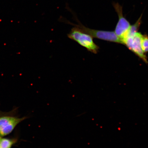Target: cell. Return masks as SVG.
<instances>
[{"label": "cell", "instance_id": "ba28073f", "mask_svg": "<svg viewBox=\"0 0 148 148\" xmlns=\"http://www.w3.org/2000/svg\"><path fill=\"white\" fill-rule=\"evenodd\" d=\"M16 109H14L12 111L8 112H2L0 110V116L6 115H13L15 114L16 113Z\"/></svg>", "mask_w": 148, "mask_h": 148}, {"label": "cell", "instance_id": "8992f818", "mask_svg": "<svg viewBox=\"0 0 148 148\" xmlns=\"http://www.w3.org/2000/svg\"><path fill=\"white\" fill-rule=\"evenodd\" d=\"M18 139L16 138H0V148H11L17 142Z\"/></svg>", "mask_w": 148, "mask_h": 148}, {"label": "cell", "instance_id": "3957f363", "mask_svg": "<svg viewBox=\"0 0 148 148\" xmlns=\"http://www.w3.org/2000/svg\"><path fill=\"white\" fill-rule=\"evenodd\" d=\"M114 8L118 14V21L114 31L116 36L123 42L127 38L131 25L129 21L124 16L123 7L119 3H114Z\"/></svg>", "mask_w": 148, "mask_h": 148}, {"label": "cell", "instance_id": "7a4b0ae2", "mask_svg": "<svg viewBox=\"0 0 148 148\" xmlns=\"http://www.w3.org/2000/svg\"><path fill=\"white\" fill-rule=\"evenodd\" d=\"M74 17L75 18V19L78 23L77 25L71 23L69 21H66V20L65 19H62L63 22L74 26L79 27L83 32L90 35L92 38L106 40L107 41L123 44L121 40L116 36L115 33L114 31L96 30V29L89 28L83 25L79 21L76 16H74Z\"/></svg>", "mask_w": 148, "mask_h": 148}, {"label": "cell", "instance_id": "9c48e42d", "mask_svg": "<svg viewBox=\"0 0 148 148\" xmlns=\"http://www.w3.org/2000/svg\"><path fill=\"white\" fill-rule=\"evenodd\" d=\"M1 137L0 136V138H1Z\"/></svg>", "mask_w": 148, "mask_h": 148}, {"label": "cell", "instance_id": "6da1fadb", "mask_svg": "<svg viewBox=\"0 0 148 148\" xmlns=\"http://www.w3.org/2000/svg\"><path fill=\"white\" fill-rule=\"evenodd\" d=\"M67 36L70 39L86 48L90 52L96 54L99 51V47L93 41V38L78 27L74 26L68 33Z\"/></svg>", "mask_w": 148, "mask_h": 148}, {"label": "cell", "instance_id": "5b68a950", "mask_svg": "<svg viewBox=\"0 0 148 148\" xmlns=\"http://www.w3.org/2000/svg\"><path fill=\"white\" fill-rule=\"evenodd\" d=\"M27 118V116L19 118L13 115L0 116V136L3 137L11 134L18 124Z\"/></svg>", "mask_w": 148, "mask_h": 148}, {"label": "cell", "instance_id": "277c9868", "mask_svg": "<svg viewBox=\"0 0 148 148\" xmlns=\"http://www.w3.org/2000/svg\"><path fill=\"white\" fill-rule=\"evenodd\" d=\"M142 35L140 32H137L130 35L123 42L129 49L141 59L146 64H148L147 58L142 51L141 40Z\"/></svg>", "mask_w": 148, "mask_h": 148}, {"label": "cell", "instance_id": "52a82bcc", "mask_svg": "<svg viewBox=\"0 0 148 148\" xmlns=\"http://www.w3.org/2000/svg\"><path fill=\"white\" fill-rule=\"evenodd\" d=\"M141 46L144 53L148 52V36L147 35H143L141 40Z\"/></svg>", "mask_w": 148, "mask_h": 148}]
</instances>
